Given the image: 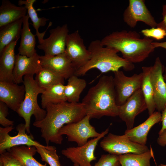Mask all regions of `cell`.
Here are the masks:
<instances>
[{
    "instance_id": "836d02e7",
    "label": "cell",
    "mask_w": 166,
    "mask_h": 166,
    "mask_svg": "<svg viewBox=\"0 0 166 166\" xmlns=\"http://www.w3.org/2000/svg\"><path fill=\"white\" fill-rule=\"evenodd\" d=\"M0 161L3 166H23L20 162L6 151L0 154Z\"/></svg>"
},
{
    "instance_id": "484cf974",
    "label": "cell",
    "mask_w": 166,
    "mask_h": 166,
    "mask_svg": "<svg viewBox=\"0 0 166 166\" xmlns=\"http://www.w3.org/2000/svg\"><path fill=\"white\" fill-rule=\"evenodd\" d=\"M86 86L85 79L79 78L75 75L69 77L65 88L67 101L69 103L79 102L81 94Z\"/></svg>"
},
{
    "instance_id": "ba28073f",
    "label": "cell",
    "mask_w": 166,
    "mask_h": 166,
    "mask_svg": "<svg viewBox=\"0 0 166 166\" xmlns=\"http://www.w3.org/2000/svg\"><path fill=\"white\" fill-rule=\"evenodd\" d=\"M113 83L118 106L123 104L135 92L141 88L143 77L142 72L130 77L126 76L122 71L113 72Z\"/></svg>"
},
{
    "instance_id": "f35d334b",
    "label": "cell",
    "mask_w": 166,
    "mask_h": 166,
    "mask_svg": "<svg viewBox=\"0 0 166 166\" xmlns=\"http://www.w3.org/2000/svg\"><path fill=\"white\" fill-rule=\"evenodd\" d=\"M152 44L155 48L160 47L166 49V41L163 42H153ZM164 71L165 74H166V66L165 68Z\"/></svg>"
},
{
    "instance_id": "7c38bea8",
    "label": "cell",
    "mask_w": 166,
    "mask_h": 166,
    "mask_svg": "<svg viewBox=\"0 0 166 166\" xmlns=\"http://www.w3.org/2000/svg\"><path fill=\"white\" fill-rule=\"evenodd\" d=\"M141 88L133 94L123 104L118 106V116L126 124L127 129L133 128L136 117L147 109Z\"/></svg>"
},
{
    "instance_id": "4fadbf2b",
    "label": "cell",
    "mask_w": 166,
    "mask_h": 166,
    "mask_svg": "<svg viewBox=\"0 0 166 166\" xmlns=\"http://www.w3.org/2000/svg\"><path fill=\"white\" fill-rule=\"evenodd\" d=\"M65 53L76 70L85 65L90 58V52L78 30L69 34Z\"/></svg>"
},
{
    "instance_id": "8d00e7d4",
    "label": "cell",
    "mask_w": 166,
    "mask_h": 166,
    "mask_svg": "<svg viewBox=\"0 0 166 166\" xmlns=\"http://www.w3.org/2000/svg\"><path fill=\"white\" fill-rule=\"evenodd\" d=\"M157 139V143L159 145L164 147L166 145V128L159 134Z\"/></svg>"
},
{
    "instance_id": "f546056e",
    "label": "cell",
    "mask_w": 166,
    "mask_h": 166,
    "mask_svg": "<svg viewBox=\"0 0 166 166\" xmlns=\"http://www.w3.org/2000/svg\"><path fill=\"white\" fill-rule=\"evenodd\" d=\"M35 80L38 85L45 90L57 84H64L65 79L52 71L42 68L36 74Z\"/></svg>"
},
{
    "instance_id": "277c9868",
    "label": "cell",
    "mask_w": 166,
    "mask_h": 166,
    "mask_svg": "<svg viewBox=\"0 0 166 166\" xmlns=\"http://www.w3.org/2000/svg\"><path fill=\"white\" fill-rule=\"evenodd\" d=\"M88 49L90 53V59L85 65L76 70L75 75L78 77L84 76L93 69H97L104 73L109 71L114 72L121 68L125 71H131L135 68L134 64L118 55L119 52L117 49L104 46L101 40L92 41Z\"/></svg>"
},
{
    "instance_id": "b9f144b4",
    "label": "cell",
    "mask_w": 166,
    "mask_h": 166,
    "mask_svg": "<svg viewBox=\"0 0 166 166\" xmlns=\"http://www.w3.org/2000/svg\"><path fill=\"white\" fill-rule=\"evenodd\" d=\"M74 166H79L78 165L76 164H73Z\"/></svg>"
},
{
    "instance_id": "9a60e30c",
    "label": "cell",
    "mask_w": 166,
    "mask_h": 166,
    "mask_svg": "<svg viewBox=\"0 0 166 166\" xmlns=\"http://www.w3.org/2000/svg\"><path fill=\"white\" fill-rule=\"evenodd\" d=\"M165 68L160 58L157 57L151 66L150 79L154 93L156 109L162 112L166 105V83L163 73Z\"/></svg>"
},
{
    "instance_id": "44dd1931",
    "label": "cell",
    "mask_w": 166,
    "mask_h": 166,
    "mask_svg": "<svg viewBox=\"0 0 166 166\" xmlns=\"http://www.w3.org/2000/svg\"><path fill=\"white\" fill-rule=\"evenodd\" d=\"M27 12L24 6H18L9 0H2L0 7V28L23 18Z\"/></svg>"
},
{
    "instance_id": "603a6c76",
    "label": "cell",
    "mask_w": 166,
    "mask_h": 166,
    "mask_svg": "<svg viewBox=\"0 0 166 166\" xmlns=\"http://www.w3.org/2000/svg\"><path fill=\"white\" fill-rule=\"evenodd\" d=\"M23 18L0 28V54L5 48L21 37Z\"/></svg>"
},
{
    "instance_id": "d6986e66",
    "label": "cell",
    "mask_w": 166,
    "mask_h": 166,
    "mask_svg": "<svg viewBox=\"0 0 166 166\" xmlns=\"http://www.w3.org/2000/svg\"><path fill=\"white\" fill-rule=\"evenodd\" d=\"M161 113L155 111L144 122L130 129H126L124 134L131 141L145 145L148 133L151 128L155 124L161 121Z\"/></svg>"
},
{
    "instance_id": "2e32d148",
    "label": "cell",
    "mask_w": 166,
    "mask_h": 166,
    "mask_svg": "<svg viewBox=\"0 0 166 166\" xmlns=\"http://www.w3.org/2000/svg\"><path fill=\"white\" fill-rule=\"evenodd\" d=\"M40 56L37 52L31 57L16 54L13 73L14 82L17 84L23 83L24 76H34L38 73L42 69Z\"/></svg>"
},
{
    "instance_id": "ab89813d",
    "label": "cell",
    "mask_w": 166,
    "mask_h": 166,
    "mask_svg": "<svg viewBox=\"0 0 166 166\" xmlns=\"http://www.w3.org/2000/svg\"><path fill=\"white\" fill-rule=\"evenodd\" d=\"M164 79L166 83V74H164L163 75Z\"/></svg>"
},
{
    "instance_id": "7bdbcfd3",
    "label": "cell",
    "mask_w": 166,
    "mask_h": 166,
    "mask_svg": "<svg viewBox=\"0 0 166 166\" xmlns=\"http://www.w3.org/2000/svg\"><path fill=\"white\" fill-rule=\"evenodd\" d=\"M61 166H63L61 165Z\"/></svg>"
},
{
    "instance_id": "1f68e13d",
    "label": "cell",
    "mask_w": 166,
    "mask_h": 166,
    "mask_svg": "<svg viewBox=\"0 0 166 166\" xmlns=\"http://www.w3.org/2000/svg\"><path fill=\"white\" fill-rule=\"evenodd\" d=\"M93 166H121L119 155L110 153L102 155Z\"/></svg>"
},
{
    "instance_id": "52a82bcc",
    "label": "cell",
    "mask_w": 166,
    "mask_h": 166,
    "mask_svg": "<svg viewBox=\"0 0 166 166\" xmlns=\"http://www.w3.org/2000/svg\"><path fill=\"white\" fill-rule=\"evenodd\" d=\"M14 128L13 126L6 127H0V154L6 150L17 146H39L51 148L53 146H45L41 144L33 139L32 135L27 134L25 124L21 123L16 127L18 132L17 135L12 136L9 134Z\"/></svg>"
},
{
    "instance_id": "ffe728a7",
    "label": "cell",
    "mask_w": 166,
    "mask_h": 166,
    "mask_svg": "<svg viewBox=\"0 0 166 166\" xmlns=\"http://www.w3.org/2000/svg\"><path fill=\"white\" fill-rule=\"evenodd\" d=\"M18 40L6 46L0 54V81H13V73L16 55L14 50Z\"/></svg>"
},
{
    "instance_id": "3957f363",
    "label": "cell",
    "mask_w": 166,
    "mask_h": 166,
    "mask_svg": "<svg viewBox=\"0 0 166 166\" xmlns=\"http://www.w3.org/2000/svg\"><path fill=\"white\" fill-rule=\"evenodd\" d=\"M104 46L113 48L120 52L122 57L134 64L143 61L154 51L153 40L140 38L135 31L122 30L113 32L101 40Z\"/></svg>"
},
{
    "instance_id": "5b68a950",
    "label": "cell",
    "mask_w": 166,
    "mask_h": 166,
    "mask_svg": "<svg viewBox=\"0 0 166 166\" xmlns=\"http://www.w3.org/2000/svg\"><path fill=\"white\" fill-rule=\"evenodd\" d=\"M23 80L25 88V96L17 113L25 121L26 132L32 135L30 131L32 116H34L35 121H38L42 120L46 114V110L41 108L37 101L38 95L42 93L45 90L38 85L33 75H26Z\"/></svg>"
},
{
    "instance_id": "cb8c5ba5",
    "label": "cell",
    "mask_w": 166,
    "mask_h": 166,
    "mask_svg": "<svg viewBox=\"0 0 166 166\" xmlns=\"http://www.w3.org/2000/svg\"><path fill=\"white\" fill-rule=\"evenodd\" d=\"M13 157L19 161L23 166H47L42 164L34 157L37 152L34 146L22 145L13 147L7 150Z\"/></svg>"
},
{
    "instance_id": "7a4b0ae2",
    "label": "cell",
    "mask_w": 166,
    "mask_h": 166,
    "mask_svg": "<svg viewBox=\"0 0 166 166\" xmlns=\"http://www.w3.org/2000/svg\"><path fill=\"white\" fill-rule=\"evenodd\" d=\"M86 115L90 119L105 116H118L113 77L103 75L91 87L82 99Z\"/></svg>"
},
{
    "instance_id": "ac0fdd59",
    "label": "cell",
    "mask_w": 166,
    "mask_h": 166,
    "mask_svg": "<svg viewBox=\"0 0 166 166\" xmlns=\"http://www.w3.org/2000/svg\"><path fill=\"white\" fill-rule=\"evenodd\" d=\"M42 68L49 69L65 79L75 75L76 69L65 53L55 56H40Z\"/></svg>"
},
{
    "instance_id": "e575fe53",
    "label": "cell",
    "mask_w": 166,
    "mask_h": 166,
    "mask_svg": "<svg viewBox=\"0 0 166 166\" xmlns=\"http://www.w3.org/2000/svg\"><path fill=\"white\" fill-rule=\"evenodd\" d=\"M8 106L4 103L0 101V124L4 127L13 126V121L8 119Z\"/></svg>"
},
{
    "instance_id": "7402d4cb",
    "label": "cell",
    "mask_w": 166,
    "mask_h": 166,
    "mask_svg": "<svg viewBox=\"0 0 166 166\" xmlns=\"http://www.w3.org/2000/svg\"><path fill=\"white\" fill-rule=\"evenodd\" d=\"M29 18L27 14L23 18L21 40L18 49V54L27 57H31L36 53L35 35L33 34L30 28Z\"/></svg>"
},
{
    "instance_id": "8fae6325",
    "label": "cell",
    "mask_w": 166,
    "mask_h": 166,
    "mask_svg": "<svg viewBox=\"0 0 166 166\" xmlns=\"http://www.w3.org/2000/svg\"><path fill=\"white\" fill-rule=\"evenodd\" d=\"M49 32V37L39 43L38 48L43 50L46 56H55L65 53L69 34L67 25L57 26Z\"/></svg>"
},
{
    "instance_id": "8992f818",
    "label": "cell",
    "mask_w": 166,
    "mask_h": 166,
    "mask_svg": "<svg viewBox=\"0 0 166 166\" xmlns=\"http://www.w3.org/2000/svg\"><path fill=\"white\" fill-rule=\"evenodd\" d=\"M100 146L109 153L117 155L130 153L139 154L150 150L146 145L130 140L124 134L119 135L111 133L103 137Z\"/></svg>"
},
{
    "instance_id": "30bf717a",
    "label": "cell",
    "mask_w": 166,
    "mask_h": 166,
    "mask_svg": "<svg viewBox=\"0 0 166 166\" xmlns=\"http://www.w3.org/2000/svg\"><path fill=\"white\" fill-rule=\"evenodd\" d=\"M108 128L97 137L88 141L85 144L77 147H70L61 151L62 154L70 159L73 164L79 166H92L91 162L96 159L94 152L98 142L108 132Z\"/></svg>"
},
{
    "instance_id": "f1b7e54d",
    "label": "cell",
    "mask_w": 166,
    "mask_h": 166,
    "mask_svg": "<svg viewBox=\"0 0 166 166\" xmlns=\"http://www.w3.org/2000/svg\"><path fill=\"white\" fill-rule=\"evenodd\" d=\"M154 157L152 149L139 154L127 153L119 155L121 166H151L150 160Z\"/></svg>"
},
{
    "instance_id": "83f0119b",
    "label": "cell",
    "mask_w": 166,
    "mask_h": 166,
    "mask_svg": "<svg viewBox=\"0 0 166 166\" xmlns=\"http://www.w3.org/2000/svg\"><path fill=\"white\" fill-rule=\"evenodd\" d=\"M143 77L141 89L146 103L149 116L156 109L154 93L150 79L151 66L142 67Z\"/></svg>"
},
{
    "instance_id": "6da1fadb",
    "label": "cell",
    "mask_w": 166,
    "mask_h": 166,
    "mask_svg": "<svg viewBox=\"0 0 166 166\" xmlns=\"http://www.w3.org/2000/svg\"><path fill=\"white\" fill-rule=\"evenodd\" d=\"M46 114L42 120L35 121L33 125L40 129L41 136L48 146L50 142L60 144L63 140L58 131L65 124L77 122L86 115V111L81 102L67 101L49 104L45 108Z\"/></svg>"
},
{
    "instance_id": "d6a6232c",
    "label": "cell",
    "mask_w": 166,
    "mask_h": 166,
    "mask_svg": "<svg viewBox=\"0 0 166 166\" xmlns=\"http://www.w3.org/2000/svg\"><path fill=\"white\" fill-rule=\"evenodd\" d=\"M141 32L145 37L152 38L157 40L162 39L166 36L165 31L159 27L143 29L141 31Z\"/></svg>"
},
{
    "instance_id": "e0dca14e",
    "label": "cell",
    "mask_w": 166,
    "mask_h": 166,
    "mask_svg": "<svg viewBox=\"0 0 166 166\" xmlns=\"http://www.w3.org/2000/svg\"><path fill=\"white\" fill-rule=\"evenodd\" d=\"M18 84L14 81H0V101L17 113L23 101L25 94L24 85Z\"/></svg>"
},
{
    "instance_id": "d590c367",
    "label": "cell",
    "mask_w": 166,
    "mask_h": 166,
    "mask_svg": "<svg viewBox=\"0 0 166 166\" xmlns=\"http://www.w3.org/2000/svg\"><path fill=\"white\" fill-rule=\"evenodd\" d=\"M162 14L163 16V20L157 23L156 27L163 29L166 33V4L163 6Z\"/></svg>"
},
{
    "instance_id": "74e56055",
    "label": "cell",
    "mask_w": 166,
    "mask_h": 166,
    "mask_svg": "<svg viewBox=\"0 0 166 166\" xmlns=\"http://www.w3.org/2000/svg\"><path fill=\"white\" fill-rule=\"evenodd\" d=\"M162 112L161 121L162 126L161 129L159 132V134L161 133L166 128V105Z\"/></svg>"
},
{
    "instance_id": "4dcf8cb0",
    "label": "cell",
    "mask_w": 166,
    "mask_h": 166,
    "mask_svg": "<svg viewBox=\"0 0 166 166\" xmlns=\"http://www.w3.org/2000/svg\"><path fill=\"white\" fill-rule=\"evenodd\" d=\"M35 147L42 161L48 164L49 166H61L55 147L51 148L39 146Z\"/></svg>"
},
{
    "instance_id": "5bb4252c",
    "label": "cell",
    "mask_w": 166,
    "mask_h": 166,
    "mask_svg": "<svg viewBox=\"0 0 166 166\" xmlns=\"http://www.w3.org/2000/svg\"><path fill=\"white\" fill-rule=\"evenodd\" d=\"M123 19L131 28L135 27L138 22H143L151 28L156 27L157 23L144 0H129L128 5L123 14Z\"/></svg>"
},
{
    "instance_id": "9c48e42d",
    "label": "cell",
    "mask_w": 166,
    "mask_h": 166,
    "mask_svg": "<svg viewBox=\"0 0 166 166\" xmlns=\"http://www.w3.org/2000/svg\"><path fill=\"white\" fill-rule=\"evenodd\" d=\"M90 120L89 116L86 115L77 122L65 124L59 130L58 134L61 136L66 135L68 141L75 142L79 146H82L89 138L97 137L101 134L90 124Z\"/></svg>"
},
{
    "instance_id": "d4e9b609",
    "label": "cell",
    "mask_w": 166,
    "mask_h": 166,
    "mask_svg": "<svg viewBox=\"0 0 166 166\" xmlns=\"http://www.w3.org/2000/svg\"><path fill=\"white\" fill-rule=\"evenodd\" d=\"M36 1V0H19L18 3L19 6L23 5L27 9V14L33 23V26L36 30L35 35L37 37L39 43L44 39L47 30L52 25V22H49L46 30L43 33H40L39 32V28L40 27L45 26L49 20L44 17L40 18L38 16L33 6Z\"/></svg>"
},
{
    "instance_id": "60d3db41",
    "label": "cell",
    "mask_w": 166,
    "mask_h": 166,
    "mask_svg": "<svg viewBox=\"0 0 166 166\" xmlns=\"http://www.w3.org/2000/svg\"><path fill=\"white\" fill-rule=\"evenodd\" d=\"M158 166H166V164H161Z\"/></svg>"
},
{
    "instance_id": "4316f807",
    "label": "cell",
    "mask_w": 166,
    "mask_h": 166,
    "mask_svg": "<svg viewBox=\"0 0 166 166\" xmlns=\"http://www.w3.org/2000/svg\"><path fill=\"white\" fill-rule=\"evenodd\" d=\"M65 85L59 83L54 85L45 89L42 93L41 106L45 109L49 104H57L67 101L65 94Z\"/></svg>"
}]
</instances>
